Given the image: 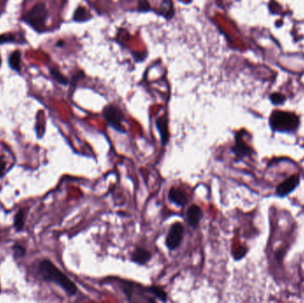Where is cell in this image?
<instances>
[{"label": "cell", "mask_w": 304, "mask_h": 303, "mask_svg": "<svg viewBox=\"0 0 304 303\" xmlns=\"http://www.w3.org/2000/svg\"><path fill=\"white\" fill-rule=\"evenodd\" d=\"M39 275L45 281L53 283L60 286L69 296H73L78 293V287L65 274L61 272L51 260H43L39 265Z\"/></svg>", "instance_id": "obj_1"}, {"label": "cell", "mask_w": 304, "mask_h": 303, "mask_svg": "<svg viewBox=\"0 0 304 303\" xmlns=\"http://www.w3.org/2000/svg\"><path fill=\"white\" fill-rule=\"evenodd\" d=\"M269 126L276 132L293 133L300 126V117L295 113L275 110L269 117Z\"/></svg>", "instance_id": "obj_2"}, {"label": "cell", "mask_w": 304, "mask_h": 303, "mask_svg": "<svg viewBox=\"0 0 304 303\" xmlns=\"http://www.w3.org/2000/svg\"><path fill=\"white\" fill-rule=\"evenodd\" d=\"M118 288L125 295L128 302L156 303L152 295L149 294L148 286H144L137 283L126 280H118Z\"/></svg>", "instance_id": "obj_3"}, {"label": "cell", "mask_w": 304, "mask_h": 303, "mask_svg": "<svg viewBox=\"0 0 304 303\" xmlns=\"http://www.w3.org/2000/svg\"><path fill=\"white\" fill-rule=\"evenodd\" d=\"M48 18V10L45 4L39 3L29 11L25 16V21L36 31H43Z\"/></svg>", "instance_id": "obj_4"}, {"label": "cell", "mask_w": 304, "mask_h": 303, "mask_svg": "<svg viewBox=\"0 0 304 303\" xmlns=\"http://www.w3.org/2000/svg\"><path fill=\"white\" fill-rule=\"evenodd\" d=\"M102 115L106 122L108 123L110 127H112L114 130L117 131L120 134H125L126 129L123 126L124 116L121 110L117 108L115 105H108L105 107Z\"/></svg>", "instance_id": "obj_5"}, {"label": "cell", "mask_w": 304, "mask_h": 303, "mask_svg": "<svg viewBox=\"0 0 304 303\" xmlns=\"http://www.w3.org/2000/svg\"><path fill=\"white\" fill-rule=\"evenodd\" d=\"M184 236V226L181 222H175L171 226L168 233L165 237V247L170 251L178 249L183 242Z\"/></svg>", "instance_id": "obj_6"}, {"label": "cell", "mask_w": 304, "mask_h": 303, "mask_svg": "<svg viewBox=\"0 0 304 303\" xmlns=\"http://www.w3.org/2000/svg\"><path fill=\"white\" fill-rule=\"evenodd\" d=\"M231 152H233V154L237 157V159H239V160L252 155V153L253 152L250 146H248V144L245 143L241 132L237 134L235 136V145L232 148Z\"/></svg>", "instance_id": "obj_7"}, {"label": "cell", "mask_w": 304, "mask_h": 303, "mask_svg": "<svg viewBox=\"0 0 304 303\" xmlns=\"http://www.w3.org/2000/svg\"><path fill=\"white\" fill-rule=\"evenodd\" d=\"M300 183V176L298 174H294L287 178L277 187V195L279 197H286L295 191L296 187Z\"/></svg>", "instance_id": "obj_8"}, {"label": "cell", "mask_w": 304, "mask_h": 303, "mask_svg": "<svg viewBox=\"0 0 304 303\" xmlns=\"http://www.w3.org/2000/svg\"><path fill=\"white\" fill-rule=\"evenodd\" d=\"M168 200L179 207H184L188 203V195L183 189L172 187L168 191Z\"/></svg>", "instance_id": "obj_9"}, {"label": "cell", "mask_w": 304, "mask_h": 303, "mask_svg": "<svg viewBox=\"0 0 304 303\" xmlns=\"http://www.w3.org/2000/svg\"><path fill=\"white\" fill-rule=\"evenodd\" d=\"M203 215H204L203 211L198 204H191V206L188 208L186 213L188 224L191 226V228L197 229L200 225Z\"/></svg>", "instance_id": "obj_10"}, {"label": "cell", "mask_w": 304, "mask_h": 303, "mask_svg": "<svg viewBox=\"0 0 304 303\" xmlns=\"http://www.w3.org/2000/svg\"><path fill=\"white\" fill-rule=\"evenodd\" d=\"M156 126L159 136H160L162 145L163 146L167 145V143H169L170 139L169 126H168L167 117L164 115V116L157 117L156 120Z\"/></svg>", "instance_id": "obj_11"}, {"label": "cell", "mask_w": 304, "mask_h": 303, "mask_svg": "<svg viewBox=\"0 0 304 303\" xmlns=\"http://www.w3.org/2000/svg\"><path fill=\"white\" fill-rule=\"evenodd\" d=\"M152 254L151 252L146 248L136 247L135 251L131 254L130 260L132 262L138 265H145L148 263L152 259Z\"/></svg>", "instance_id": "obj_12"}, {"label": "cell", "mask_w": 304, "mask_h": 303, "mask_svg": "<svg viewBox=\"0 0 304 303\" xmlns=\"http://www.w3.org/2000/svg\"><path fill=\"white\" fill-rule=\"evenodd\" d=\"M149 294L152 295L154 299L159 300L161 302L167 301V293L163 290L159 286H148Z\"/></svg>", "instance_id": "obj_13"}, {"label": "cell", "mask_w": 304, "mask_h": 303, "mask_svg": "<svg viewBox=\"0 0 304 303\" xmlns=\"http://www.w3.org/2000/svg\"><path fill=\"white\" fill-rule=\"evenodd\" d=\"M25 224V212L23 210H19L17 213L14 216V221H13V226L14 229L17 231H22L24 228Z\"/></svg>", "instance_id": "obj_14"}, {"label": "cell", "mask_w": 304, "mask_h": 303, "mask_svg": "<svg viewBox=\"0 0 304 303\" xmlns=\"http://www.w3.org/2000/svg\"><path fill=\"white\" fill-rule=\"evenodd\" d=\"M9 65L12 69L19 71L21 68V54L19 52H14L9 57Z\"/></svg>", "instance_id": "obj_15"}, {"label": "cell", "mask_w": 304, "mask_h": 303, "mask_svg": "<svg viewBox=\"0 0 304 303\" xmlns=\"http://www.w3.org/2000/svg\"><path fill=\"white\" fill-rule=\"evenodd\" d=\"M90 14L84 7H78L74 13V20L77 22H85L90 19Z\"/></svg>", "instance_id": "obj_16"}, {"label": "cell", "mask_w": 304, "mask_h": 303, "mask_svg": "<svg viewBox=\"0 0 304 303\" xmlns=\"http://www.w3.org/2000/svg\"><path fill=\"white\" fill-rule=\"evenodd\" d=\"M12 248H13V257L15 259L22 258L23 256H25V254H26V249L21 245L15 244V245H13Z\"/></svg>", "instance_id": "obj_17"}, {"label": "cell", "mask_w": 304, "mask_h": 303, "mask_svg": "<svg viewBox=\"0 0 304 303\" xmlns=\"http://www.w3.org/2000/svg\"><path fill=\"white\" fill-rule=\"evenodd\" d=\"M50 71H51V75H52V78H54L57 82L62 84V85H67V84H68L67 78H66L58 69H51Z\"/></svg>", "instance_id": "obj_18"}, {"label": "cell", "mask_w": 304, "mask_h": 303, "mask_svg": "<svg viewBox=\"0 0 304 303\" xmlns=\"http://www.w3.org/2000/svg\"><path fill=\"white\" fill-rule=\"evenodd\" d=\"M270 101L274 105H281L286 101V97L279 93H274L270 96Z\"/></svg>", "instance_id": "obj_19"}, {"label": "cell", "mask_w": 304, "mask_h": 303, "mask_svg": "<svg viewBox=\"0 0 304 303\" xmlns=\"http://www.w3.org/2000/svg\"><path fill=\"white\" fill-rule=\"evenodd\" d=\"M13 40V37L12 35H4V36H0V43H4V42H10Z\"/></svg>", "instance_id": "obj_20"}, {"label": "cell", "mask_w": 304, "mask_h": 303, "mask_svg": "<svg viewBox=\"0 0 304 303\" xmlns=\"http://www.w3.org/2000/svg\"><path fill=\"white\" fill-rule=\"evenodd\" d=\"M139 9L141 11H148L150 9V5H149L148 2L147 1H141L139 4Z\"/></svg>", "instance_id": "obj_21"}, {"label": "cell", "mask_w": 304, "mask_h": 303, "mask_svg": "<svg viewBox=\"0 0 304 303\" xmlns=\"http://www.w3.org/2000/svg\"><path fill=\"white\" fill-rule=\"evenodd\" d=\"M4 167H5V163L2 158H0V177L3 175L4 173Z\"/></svg>", "instance_id": "obj_22"}, {"label": "cell", "mask_w": 304, "mask_h": 303, "mask_svg": "<svg viewBox=\"0 0 304 303\" xmlns=\"http://www.w3.org/2000/svg\"><path fill=\"white\" fill-rule=\"evenodd\" d=\"M134 55H135V60H136V61H143L144 59V53L137 52L136 54L134 53Z\"/></svg>", "instance_id": "obj_23"}, {"label": "cell", "mask_w": 304, "mask_h": 303, "mask_svg": "<svg viewBox=\"0 0 304 303\" xmlns=\"http://www.w3.org/2000/svg\"><path fill=\"white\" fill-rule=\"evenodd\" d=\"M0 293H1V286H0Z\"/></svg>", "instance_id": "obj_24"}, {"label": "cell", "mask_w": 304, "mask_h": 303, "mask_svg": "<svg viewBox=\"0 0 304 303\" xmlns=\"http://www.w3.org/2000/svg\"><path fill=\"white\" fill-rule=\"evenodd\" d=\"M0 64H1V58H0Z\"/></svg>", "instance_id": "obj_25"}]
</instances>
